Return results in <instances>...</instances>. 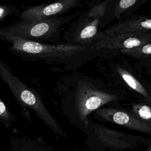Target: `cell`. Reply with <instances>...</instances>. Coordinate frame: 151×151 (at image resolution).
<instances>
[{"instance_id":"cell-1","label":"cell","mask_w":151,"mask_h":151,"mask_svg":"<svg viewBox=\"0 0 151 151\" xmlns=\"http://www.w3.org/2000/svg\"><path fill=\"white\" fill-rule=\"evenodd\" d=\"M54 91L62 114L74 126L86 133L90 115L99 108L126 99L124 90L107 86L97 78L73 71L56 82Z\"/></svg>"},{"instance_id":"cell-2","label":"cell","mask_w":151,"mask_h":151,"mask_svg":"<svg viewBox=\"0 0 151 151\" xmlns=\"http://www.w3.org/2000/svg\"><path fill=\"white\" fill-rule=\"evenodd\" d=\"M11 44L8 51L26 61H44L48 64L61 65L66 70H74L97 57H107L113 51L98 50L96 44L77 45L67 43L47 44L17 37L5 38Z\"/></svg>"},{"instance_id":"cell-3","label":"cell","mask_w":151,"mask_h":151,"mask_svg":"<svg viewBox=\"0 0 151 151\" xmlns=\"http://www.w3.org/2000/svg\"><path fill=\"white\" fill-rule=\"evenodd\" d=\"M0 77L21 106L22 113L27 120H31L29 112L27 110L30 109L52 132L59 136L67 137V133L50 112L40 95L14 74L11 66L1 58Z\"/></svg>"},{"instance_id":"cell-4","label":"cell","mask_w":151,"mask_h":151,"mask_svg":"<svg viewBox=\"0 0 151 151\" xmlns=\"http://www.w3.org/2000/svg\"><path fill=\"white\" fill-rule=\"evenodd\" d=\"M77 17L76 14L35 21L21 20L2 27L0 29V39L17 37L41 43L58 44L64 26Z\"/></svg>"},{"instance_id":"cell-5","label":"cell","mask_w":151,"mask_h":151,"mask_svg":"<svg viewBox=\"0 0 151 151\" xmlns=\"http://www.w3.org/2000/svg\"><path fill=\"white\" fill-rule=\"evenodd\" d=\"M110 0L93 1L88 9L79 14L64 32L63 38L65 43L77 45L96 44L106 37L101 31L102 19Z\"/></svg>"},{"instance_id":"cell-6","label":"cell","mask_w":151,"mask_h":151,"mask_svg":"<svg viewBox=\"0 0 151 151\" xmlns=\"http://www.w3.org/2000/svg\"><path fill=\"white\" fill-rule=\"evenodd\" d=\"M87 151H119L133 149L139 137L112 129L90 119L85 133Z\"/></svg>"},{"instance_id":"cell-7","label":"cell","mask_w":151,"mask_h":151,"mask_svg":"<svg viewBox=\"0 0 151 151\" xmlns=\"http://www.w3.org/2000/svg\"><path fill=\"white\" fill-rule=\"evenodd\" d=\"M93 116L103 123L116 124L126 128L151 134V124L120 107L118 102L110 103L94 111Z\"/></svg>"},{"instance_id":"cell-8","label":"cell","mask_w":151,"mask_h":151,"mask_svg":"<svg viewBox=\"0 0 151 151\" xmlns=\"http://www.w3.org/2000/svg\"><path fill=\"white\" fill-rule=\"evenodd\" d=\"M107 67L110 81L114 87L116 84L125 86L141 97L145 102L151 103V93L126 60L110 61Z\"/></svg>"},{"instance_id":"cell-9","label":"cell","mask_w":151,"mask_h":151,"mask_svg":"<svg viewBox=\"0 0 151 151\" xmlns=\"http://www.w3.org/2000/svg\"><path fill=\"white\" fill-rule=\"evenodd\" d=\"M81 0H60L54 2L28 7L20 14L21 20L35 21L63 16L68 11L83 7Z\"/></svg>"},{"instance_id":"cell-10","label":"cell","mask_w":151,"mask_h":151,"mask_svg":"<svg viewBox=\"0 0 151 151\" xmlns=\"http://www.w3.org/2000/svg\"><path fill=\"white\" fill-rule=\"evenodd\" d=\"M151 43V32L119 34L106 36L97 42L98 50H105L117 52L122 50H129Z\"/></svg>"},{"instance_id":"cell-11","label":"cell","mask_w":151,"mask_h":151,"mask_svg":"<svg viewBox=\"0 0 151 151\" xmlns=\"http://www.w3.org/2000/svg\"><path fill=\"white\" fill-rule=\"evenodd\" d=\"M106 36L119 34L151 32V18L132 14L102 31Z\"/></svg>"},{"instance_id":"cell-12","label":"cell","mask_w":151,"mask_h":151,"mask_svg":"<svg viewBox=\"0 0 151 151\" xmlns=\"http://www.w3.org/2000/svg\"><path fill=\"white\" fill-rule=\"evenodd\" d=\"M145 2L144 0H110L101 21V29L113 20L119 21L132 15Z\"/></svg>"},{"instance_id":"cell-13","label":"cell","mask_w":151,"mask_h":151,"mask_svg":"<svg viewBox=\"0 0 151 151\" xmlns=\"http://www.w3.org/2000/svg\"><path fill=\"white\" fill-rule=\"evenodd\" d=\"M11 151H56L41 137H12L10 139Z\"/></svg>"},{"instance_id":"cell-14","label":"cell","mask_w":151,"mask_h":151,"mask_svg":"<svg viewBox=\"0 0 151 151\" xmlns=\"http://www.w3.org/2000/svg\"><path fill=\"white\" fill-rule=\"evenodd\" d=\"M118 53L134 59L137 62H151V43L132 49L122 50Z\"/></svg>"},{"instance_id":"cell-15","label":"cell","mask_w":151,"mask_h":151,"mask_svg":"<svg viewBox=\"0 0 151 151\" xmlns=\"http://www.w3.org/2000/svg\"><path fill=\"white\" fill-rule=\"evenodd\" d=\"M130 111L140 120L151 124V106L149 104L132 102Z\"/></svg>"},{"instance_id":"cell-16","label":"cell","mask_w":151,"mask_h":151,"mask_svg":"<svg viewBox=\"0 0 151 151\" xmlns=\"http://www.w3.org/2000/svg\"><path fill=\"white\" fill-rule=\"evenodd\" d=\"M0 120L6 128L11 126L15 120L14 114L9 110L1 98H0Z\"/></svg>"},{"instance_id":"cell-17","label":"cell","mask_w":151,"mask_h":151,"mask_svg":"<svg viewBox=\"0 0 151 151\" xmlns=\"http://www.w3.org/2000/svg\"><path fill=\"white\" fill-rule=\"evenodd\" d=\"M21 13L15 6L7 4H0V21L2 22L5 18L8 16L17 15L20 16Z\"/></svg>"},{"instance_id":"cell-18","label":"cell","mask_w":151,"mask_h":151,"mask_svg":"<svg viewBox=\"0 0 151 151\" xmlns=\"http://www.w3.org/2000/svg\"><path fill=\"white\" fill-rule=\"evenodd\" d=\"M136 64L139 68H141V70L145 68L147 74L151 76V62H137Z\"/></svg>"},{"instance_id":"cell-19","label":"cell","mask_w":151,"mask_h":151,"mask_svg":"<svg viewBox=\"0 0 151 151\" xmlns=\"http://www.w3.org/2000/svg\"><path fill=\"white\" fill-rule=\"evenodd\" d=\"M150 151H151V150H150Z\"/></svg>"}]
</instances>
